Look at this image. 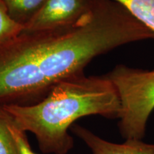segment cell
I'll return each instance as SVG.
<instances>
[{
  "label": "cell",
  "mask_w": 154,
  "mask_h": 154,
  "mask_svg": "<svg viewBox=\"0 0 154 154\" xmlns=\"http://www.w3.org/2000/svg\"><path fill=\"white\" fill-rule=\"evenodd\" d=\"M154 33L115 0H91L76 24L24 33L0 47V106L38 102L62 81L84 74L94 58Z\"/></svg>",
  "instance_id": "obj_1"
},
{
  "label": "cell",
  "mask_w": 154,
  "mask_h": 154,
  "mask_svg": "<svg viewBox=\"0 0 154 154\" xmlns=\"http://www.w3.org/2000/svg\"><path fill=\"white\" fill-rule=\"evenodd\" d=\"M0 106L19 128L35 136L40 150L47 154H66L72 149L69 131L78 119L94 115L118 119L121 111L118 92L110 79L84 74L59 82L36 103Z\"/></svg>",
  "instance_id": "obj_2"
},
{
  "label": "cell",
  "mask_w": 154,
  "mask_h": 154,
  "mask_svg": "<svg viewBox=\"0 0 154 154\" xmlns=\"http://www.w3.org/2000/svg\"><path fill=\"white\" fill-rule=\"evenodd\" d=\"M121 102L119 128L125 140H142L154 110V70L119 64L106 74Z\"/></svg>",
  "instance_id": "obj_3"
},
{
  "label": "cell",
  "mask_w": 154,
  "mask_h": 154,
  "mask_svg": "<svg viewBox=\"0 0 154 154\" xmlns=\"http://www.w3.org/2000/svg\"><path fill=\"white\" fill-rule=\"evenodd\" d=\"M91 0H47L24 25V33L57 30L76 24L86 14Z\"/></svg>",
  "instance_id": "obj_4"
},
{
  "label": "cell",
  "mask_w": 154,
  "mask_h": 154,
  "mask_svg": "<svg viewBox=\"0 0 154 154\" xmlns=\"http://www.w3.org/2000/svg\"><path fill=\"white\" fill-rule=\"evenodd\" d=\"M71 130L85 143L92 154H154L151 144L141 140H126L123 143H115L103 139L79 125L74 124Z\"/></svg>",
  "instance_id": "obj_5"
},
{
  "label": "cell",
  "mask_w": 154,
  "mask_h": 154,
  "mask_svg": "<svg viewBox=\"0 0 154 154\" xmlns=\"http://www.w3.org/2000/svg\"><path fill=\"white\" fill-rule=\"evenodd\" d=\"M10 16L24 25L40 10L47 0H4Z\"/></svg>",
  "instance_id": "obj_6"
},
{
  "label": "cell",
  "mask_w": 154,
  "mask_h": 154,
  "mask_svg": "<svg viewBox=\"0 0 154 154\" xmlns=\"http://www.w3.org/2000/svg\"><path fill=\"white\" fill-rule=\"evenodd\" d=\"M154 33V0H115Z\"/></svg>",
  "instance_id": "obj_7"
},
{
  "label": "cell",
  "mask_w": 154,
  "mask_h": 154,
  "mask_svg": "<svg viewBox=\"0 0 154 154\" xmlns=\"http://www.w3.org/2000/svg\"><path fill=\"white\" fill-rule=\"evenodd\" d=\"M24 28V25L17 22L10 16L5 1L0 0V47L18 37Z\"/></svg>",
  "instance_id": "obj_8"
},
{
  "label": "cell",
  "mask_w": 154,
  "mask_h": 154,
  "mask_svg": "<svg viewBox=\"0 0 154 154\" xmlns=\"http://www.w3.org/2000/svg\"><path fill=\"white\" fill-rule=\"evenodd\" d=\"M9 124V115L0 106V154H18Z\"/></svg>",
  "instance_id": "obj_9"
},
{
  "label": "cell",
  "mask_w": 154,
  "mask_h": 154,
  "mask_svg": "<svg viewBox=\"0 0 154 154\" xmlns=\"http://www.w3.org/2000/svg\"><path fill=\"white\" fill-rule=\"evenodd\" d=\"M8 114V113H7ZM9 115V114H8ZM9 129L12 134L18 154H37L32 149L29 143L27 137L26 136V132L20 128H19L12 119L9 116Z\"/></svg>",
  "instance_id": "obj_10"
},
{
  "label": "cell",
  "mask_w": 154,
  "mask_h": 154,
  "mask_svg": "<svg viewBox=\"0 0 154 154\" xmlns=\"http://www.w3.org/2000/svg\"><path fill=\"white\" fill-rule=\"evenodd\" d=\"M151 145H152V147H153V149L154 150V144H151Z\"/></svg>",
  "instance_id": "obj_11"
}]
</instances>
